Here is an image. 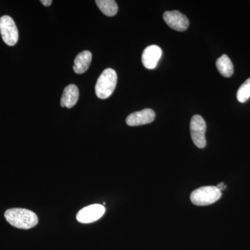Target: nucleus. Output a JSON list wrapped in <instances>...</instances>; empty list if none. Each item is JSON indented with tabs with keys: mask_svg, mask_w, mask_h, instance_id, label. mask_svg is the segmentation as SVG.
Masks as SVG:
<instances>
[{
	"mask_svg": "<svg viewBox=\"0 0 250 250\" xmlns=\"http://www.w3.org/2000/svg\"><path fill=\"white\" fill-rule=\"evenodd\" d=\"M4 217L12 226L22 229L34 228L39 223L37 215L25 208H10L5 212Z\"/></svg>",
	"mask_w": 250,
	"mask_h": 250,
	"instance_id": "f257e3e1",
	"label": "nucleus"
},
{
	"mask_svg": "<svg viewBox=\"0 0 250 250\" xmlns=\"http://www.w3.org/2000/svg\"><path fill=\"white\" fill-rule=\"evenodd\" d=\"M118 76L113 69L107 68L104 70L99 77L95 85V93L100 99H107L113 94L117 85Z\"/></svg>",
	"mask_w": 250,
	"mask_h": 250,
	"instance_id": "f03ea898",
	"label": "nucleus"
},
{
	"mask_svg": "<svg viewBox=\"0 0 250 250\" xmlns=\"http://www.w3.org/2000/svg\"><path fill=\"white\" fill-rule=\"evenodd\" d=\"M222 192L216 187L207 186L199 188L192 191L190 200L193 205L207 206L212 205L220 200Z\"/></svg>",
	"mask_w": 250,
	"mask_h": 250,
	"instance_id": "7ed1b4c3",
	"label": "nucleus"
},
{
	"mask_svg": "<svg viewBox=\"0 0 250 250\" xmlns=\"http://www.w3.org/2000/svg\"><path fill=\"white\" fill-rule=\"evenodd\" d=\"M190 134L192 142L200 149H203L207 146L206 130L207 125L205 121L200 115H195L190 121Z\"/></svg>",
	"mask_w": 250,
	"mask_h": 250,
	"instance_id": "20e7f679",
	"label": "nucleus"
},
{
	"mask_svg": "<svg viewBox=\"0 0 250 250\" xmlns=\"http://www.w3.org/2000/svg\"><path fill=\"white\" fill-rule=\"evenodd\" d=\"M0 33L6 45L14 46L17 43L19 37L18 28L10 16H4L0 18Z\"/></svg>",
	"mask_w": 250,
	"mask_h": 250,
	"instance_id": "39448f33",
	"label": "nucleus"
},
{
	"mask_svg": "<svg viewBox=\"0 0 250 250\" xmlns=\"http://www.w3.org/2000/svg\"><path fill=\"white\" fill-rule=\"evenodd\" d=\"M103 205L95 204L82 208L77 214V220L82 223H91L102 218L105 213Z\"/></svg>",
	"mask_w": 250,
	"mask_h": 250,
	"instance_id": "423d86ee",
	"label": "nucleus"
},
{
	"mask_svg": "<svg viewBox=\"0 0 250 250\" xmlns=\"http://www.w3.org/2000/svg\"><path fill=\"white\" fill-rule=\"evenodd\" d=\"M163 17L166 24L174 30L186 31L190 24L187 16L178 11H166Z\"/></svg>",
	"mask_w": 250,
	"mask_h": 250,
	"instance_id": "0eeeda50",
	"label": "nucleus"
},
{
	"mask_svg": "<svg viewBox=\"0 0 250 250\" xmlns=\"http://www.w3.org/2000/svg\"><path fill=\"white\" fill-rule=\"evenodd\" d=\"M155 112L150 108H146L141 111L131 113L126 118V124L131 126H141L149 124L155 119Z\"/></svg>",
	"mask_w": 250,
	"mask_h": 250,
	"instance_id": "6e6552de",
	"label": "nucleus"
},
{
	"mask_svg": "<svg viewBox=\"0 0 250 250\" xmlns=\"http://www.w3.org/2000/svg\"><path fill=\"white\" fill-rule=\"evenodd\" d=\"M162 56V49L157 45L148 46L143 51L142 62L145 67L152 70L157 66L158 62Z\"/></svg>",
	"mask_w": 250,
	"mask_h": 250,
	"instance_id": "1a4fd4ad",
	"label": "nucleus"
},
{
	"mask_svg": "<svg viewBox=\"0 0 250 250\" xmlns=\"http://www.w3.org/2000/svg\"><path fill=\"white\" fill-rule=\"evenodd\" d=\"M80 96V92L77 85L70 84L65 87L61 100L62 107L71 108L77 103Z\"/></svg>",
	"mask_w": 250,
	"mask_h": 250,
	"instance_id": "9d476101",
	"label": "nucleus"
},
{
	"mask_svg": "<svg viewBox=\"0 0 250 250\" xmlns=\"http://www.w3.org/2000/svg\"><path fill=\"white\" fill-rule=\"evenodd\" d=\"M91 61V52L89 51H83L81 52L77 56L74 62V71L78 75L84 73L89 67Z\"/></svg>",
	"mask_w": 250,
	"mask_h": 250,
	"instance_id": "9b49d317",
	"label": "nucleus"
},
{
	"mask_svg": "<svg viewBox=\"0 0 250 250\" xmlns=\"http://www.w3.org/2000/svg\"><path fill=\"white\" fill-rule=\"evenodd\" d=\"M216 67L219 72L225 77L232 76L234 71L232 62L226 54H223L216 61Z\"/></svg>",
	"mask_w": 250,
	"mask_h": 250,
	"instance_id": "f8f14e48",
	"label": "nucleus"
},
{
	"mask_svg": "<svg viewBox=\"0 0 250 250\" xmlns=\"http://www.w3.org/2000/svg\"><path fill=\"white\" fill-rule=\"evenodd\" d=\"M95 3L105 16L112 17L118 13V4L114 0H96Z\"/></svg>",
	"mask_w": 250,
	"mask_h": 250,
	"instance_id": "ddd939ff",
	"label": "nucleus"
},
{
	"mask_svg": "<svg viewBox=\"0 0 250 250\" xmlns=\"http://www.w3.org/2000/svg\"><path fill=\"white\" fill-rule=\"evenodd\" d=\"M250 98V78L247 80L237 92V100L239 103H245Z\"/></svg>",
	"mask_w": 250,
	"mask_h": 250,
	"instance_id": "4468645a",
	"label": "nucleus"
},
{
	"mask_svg": "<svg viewBox=\"0 0 250 250\" xmlns=\"http://www.w3.org/2000/svg\"><path fill=\"white\" fill-rule=\"evenodd\" d=\"M41 2L42 3L44 6H49L52 4V0H41Z\"/></svg>",
	"mask_w": 250,
	"mask_h": 250,
	"instance_id": "2eb2a0df",
	"label": "nucleus"
},
{
	"mask_svg": "<svg viewBox=\"0 0 250 250\" xmlns=\"http://www.w3.org/2000/svg\"><path fill=\"white\" fill-rule=\"evenodd\" d=\"M217 188H218L219 189V190H220V191H223V190H225V188H226V185H225V184L223 183V182H222V183H220V184H219L218 186H217L216 187Z\"/></svg>",
	"mask_w": 250,
	"mask_h": 250,
	"instance_id": "dca6fc26",
	"label": "nucleus"
}]
</instances>
